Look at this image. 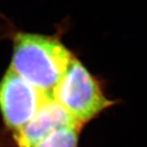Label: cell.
<instances>
[{"label": "cell", "instance_id": "cell-1", "mask_svg": "<svg viewBox=\"0 0 147 147\" xmlns=\"http://www.w3.org/2000/svg\"><path fill=\"white\" fill-rule=\"evenodd\" d=\"M75 57L55 36L19 32L13 37L10 68L54 98V91Z\"/></svg>", "mask_w": 147, "mask_h": 147}, {"label": "cell", "instance_id": "cell-2", "mask_svg": "<svg viewBox=\"0 0 147 147\" xmlns=\"http://www.w3.org/2000/svg\"><path fill=\"white\" fill-rule=\"evenodd\" d=\"M54 98L81 125L113 104L76 57L55 89Z\"/></svg>", "mask_w": 147, "mask_h": 147}, {"label": "cell", "instance_id": "cell-3", "mask_svg": "<svg viewBox=\"0 0 147 147\" xmlns=\"http://www.w3.org/2000/svg\"><path fill=\"white\" fill-rule=\"evenodd\" d=\"M49 98L11 68L0 81V111L11 130L21 129Z\"/></svg>", "mask_w": 147, "mask_h": 147}, {"label": "cell", "instance_id": "cell-4", "mask_svg": "<svg viewBox=\"0 0 147 147\" xmlns=\"http://www.w3.org/2000/svg\"><path fill=\"white\" fill-rule=\"evenodd\" d=\"M80 125L55 98H48L36 115L16 132L14 140L18 147H34L58 129Z\"/></svg>", "mask_w": 147, "mask_h": 147}, {"label": "cell", "instance_id": "cell-5", "mask_svg": "<svg viewBox=\"0 0 147 147\" xmlns=\"http://www.w3.org/2000/svg\"><path fill=\"white\" fill-rule=\"evenodd\" d=\"M80 127V125H71L58 129L34 147H76Z\"/></svg>", "mask_w": 147, "mask_h": 147}]
</instances>
